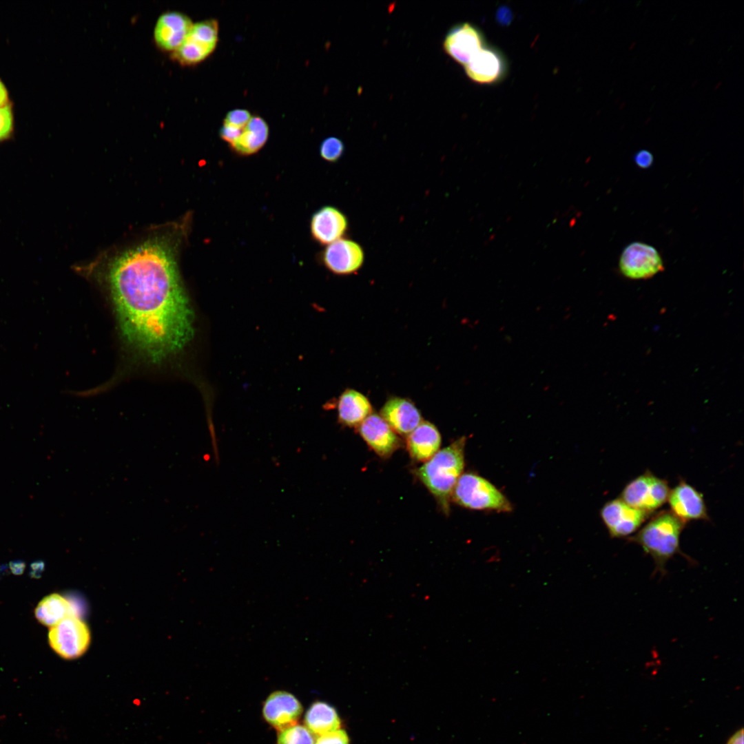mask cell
<instances>
[{
  "instance_id": "obj_27",
  "label": "cell",
  "mask_w": 744,
  "mask_h": 744,
  "mask_svg": "<svg viewBox=\"0 0 744 744\" xmlns=\"http://www.w3.org/2000/svg\"><path fill=\"white\" fill-rule=\"evenodd\" d=\"M314 744H349L347 732L341 729L318 736Z\"/></svg>"
},
{
  "instance_id": "obj_1",
  "label": "cell",
  "mask_w": 744,
  "mask_h": 744,
  "mask_svg": "<svg viewBox=\"0 0 744 744\" xmlns=\"http://www.w3.org/2000/svg\"><path fill=\"white\" fill-rule=\"evenodd\" d=\"M175 249L170 236H153L115 256L107 269L122 336L152 362L175 355L193 335V313Z\"/></svg>"
},
{
  "instance_id": "obj_13",
  "label": "cell",
  "mask_w": 744,
  "mask_h": 744,
  "mask_svg": "<svg viewBox=\"0 0 744 744\" xmlns=\"http://www.w3.org/2000/svg\"><path fill=\"white\" fill-rule=\"evenodd\" d=\"M668 502L670 511L687 524L692 520L710 521L703 495L685 480L670 490Z\"/></svg>"
},
{
  "instance_id": "obj_3",
  "label": "cell",
  "mask_w": 744,
  "mask_h": 744,
  "mask_svg": "<svg viewBox=\"0 0 744 744\" xmlns=\"http://www.w3.org/2000/svg\"><path fill=\"white\" fill-rule=\"evenodd\" d=\"M466 437H462L439 451L415 471V475L448 514L453 490L464 467Z\"/></svg>"
},
{
  "instance_id": "obj_7",
  "label": "cell",
  "mask_w": 744,
  "mask_h": 744,
  "mask_svg": "<svg viewBox=\"0 0 744 744\" xmlns=\"http://www.w3.org/2000/svg\"><path fill=\"white\" fill-rule=\"evenodd\" d=\"M48 639L51 648L59 656L73 659L87 650L90 632L87 626L79 617L72 616L51 627Z\"/></svg>"
},
{
  "instance_id": "obj_11",
  "label": "cell",
  "mask_w": 744,
  "mask_h": 744,
  "mask_svg": "<svg viewBox=\"0 0 744 744\" xmlns=\"http://www.w3.org/2000/svg\"><path fill=\"white\" fill-rule=\"evenodd\" d=\"M485 45L484 37L479 29L467 22L453 27L443 42L446 53L464 66Z\"/></svg>"
},
{
  "instance_id": "obj_6",
  "label": "cell",
  "mask_w": 744,
  "mask_h": 744,
  "mask_svg": "<svg viewBox=\"0 0 744 744\" xmlns=\"http://www.w3.org/2000/svg\"><path fill=\"white\" fill-rule=\"evenodd\" d=\"M670 490L666 480L647 471L628 483L619 498L630 506L651 515L668 501Z\"/></svg>"
},
{
  "instance_id": "obj_9",
  "label": "cell",
  "mask_w": 744,
  "mask_h": 744,
  "mask_svg": "<svg viewBox=\"0 0 744 744\" xmlns=\"http://www.w3.org/2000/svg\"><path fill=\"white\" fill-rule=\"evenodd\" d=\"M650 515L630 506L621 498L606 502L600 510L601 518L612 538L630 536L641 528Z\"/></svg>"
},
{
  "instance_id": "obj_23",
  "label": "cell",
  "mask_w": 744,
  "mask_h": 744,
  "mask_svg": "<svg viewBox=\"0 0 744 744\" xmlns=\"http://www.w3.org/2000/svg\"><path fill=\"white\" fill-rule=\"evenodd\" d=\"M306 727L317 736L340 729L341 721L336 710L322 701L313 703L304 716Z\"/></svg>"
},
{
  "instance_id": "obj_17",
  "label": "cell",
  "mask_w": 744,
  "mask_h": 744,
  "mask_svg": "<svg viewBox=\"0 0 744 744\" xmlns=\"http://www.w3.org/2000/svg\"><path fill=\"white\" fill-rule=\"evenodd\" d=\"M309 225L314 241L326 246L342 238L349 227L345 214L331 205L324 206L315 211Z\"/></svg>"
},
{
  "instance_id": "obj_16",
  "label": "cell",
  "mask_w": 744,
  "mask_h": 744,
  "mask_svg": "<svg viewBox=\"0 0 744 744\" xmlns=\"http://www.w3.org/2000/svg\"><path fill=\"white\" fill-rule=\"evenodd\" d=\"M302 712L300 701L286 691H276L266 699L262 714L265 721L276 730L281 731L297 724Z\"/></svg>"
},
{
  "instance_id": "obj_19",
  "label": "cell",
  "mask_w": 744,
  "mask_h": 744,
  "mask_svg": "<svg viewBox=\"0 0 744 744\" xmlns=\"http://www.w3.org/2000/svg\"><path fill=\"white\" fill-rule=\"evenodd\" d=\"M440 444L439 431L427 421H422L406 439V448L411 457L420 462H426L434 456L439 451Z\"/></svg>"
},
{
  "instance_id": "obj_31",
  "label": "cell",
  "mask_w": 744,
  "mask_h": 744,
  "mask_svg": "<svg viewBox=\"0 0 744 744\" xmlns=\"http://www.w3.org/2000/svg\"><path fill=\"white\" fill-rule=\"evenodd\" d=\"M743 730L741 729L732 736L727 744H743Z\"/></svg>"
},
{
  "instance_id": "obj_5",
  "label": "cell",
  "mask_w": 744,
  "mask_h": 744,
  "mask_svg": "<svg viewBox=\"0 0 744 744\" xmlns=\"http://www.w3.org/2000/svg\"><path fill=\"white\" fill-rule=\"evenodd\" d=\"M219 24L210 19L193 23L181 45L172 54L171 59L183 66L196 65L207 59L218 41Z\"/></svg>"
},
{
  "instance_id": "obj_12",
  "label": "cell",
  "mask_w": 744,
  "mask_h": 744,
  "mask_svg": "<svg viewBox=\"0 0 744 744\" xmlns=\"http://www.w3.org/2000/svg\"><path fill=\"white\" fill-rule=\"evenodd\" d=\"M192 25L191 19L183 12H163L157 19L154 28L156 46L163 52L172 54L183 42Z\"/></svg>"
},
{
  "instance_id": "obj_20",
  "label": "cell",
  "mask_w": 744,
  "mask_h": 744,
  "mask_svg": "<svg viewBox=\"0 0 744 744\" xmlns=\"http://www.w3.org/2000/svg\"><path fill=\"white\" fill-rule=\"evenodd\" d=\"M338 422L348 427H358L372 413V406L362 393L346 389L337 400Z\"/></svg>"
},
{
  "instance_id": "obj_26",
  "label": "cell",
  "mask_w": 744,
  "mask_h": 744,
  "mask_svg": "<svg viewBox=\"0 0 744 744\" xmlns=\"http://www.w3.org/2000/svg\"><path fill=\"white\" fill-rule=\"evenodd\" d=\"M249 111L245 109H234L228 112L224 118L223 124L239 129H243L251 118Z\"/></svg>"
},
{
  "instance_id": "obj_14",
  "label": "cell",
  "mask_w": 744,
  "mask_h": 744,
  "mask_svg": "<svg viewBox=\"0 0 744 744\" xmlns=\"http://www.w3.org/2000/svg\"><path fill=\"white\" fill-rule=\"evenodd\" d=\"M464 70L473 82L492 84L504 76L506 63L499 50L485 45L464 65Z\"/></svg>"
},
{
  "instance_id": "obj_21",
  "label": "cell",
  "mask_w": 744,
  "mask_h": 744,
  "mask_svg": "<svg viewBox=\"0 0 744 744\" xmlns=\"http://www.w3.org/2000/svg\"><path fill=\"white\" fill-rule=\"evenodd\" d=\"M269 135V127L267 121L260 116H252L239 137L229 146L238 155H253L265 146Z\"/></svg>"
},
{
  "instance_id": "obj_29",
  "label": "cell",
  "mask_w": 744,
  "mask_h": 744,
  "mask_svg": "<svg viewBox=\"0 0 744 744\" xmlns=\"http://www.w3.org/2000/svg\"><path fill=\"white\" fill-rule=\"evenodd\" d=\"M242 130V129H239L229 125L223 124V126L220 127L219 131V135L222 140L231 145L239 137Z\"/></svg>"
},
{
  "instance_id": "obj_34",
  "label": "cell",
  "mask_w": 744,
  "mask_h": 744,
  "mask_svg": "<svg viewBox=\"0 0 744 744\" xmlns=\"http://www.w3.org/2000/svg\"><path fill=\"white\" fill-rule=\"evenodd\" d=\"M10 568L14 574H21L25 568V564L21 561L12 562Z\"/></svg>"
},
{
  "instance_id": "obj_25",
  "label": "cell",
  "mask_w": 744,
  "mask_h": 744,
  "mask_svg": "<svg viewBox=\"0 0 744 744\" xmlns=\"http://www.w3.org/2000/svg\"><path fill=\"white\" fill-rule=\"evenodd\" d=\"M344 152V145L337 137L324 138L320 145V155L326 161L335 163L340 159Z\"/></svg>"
},
{
  "instance_id": "obj_18",
  "label": "cell",
  "mask_w": 744,
  "mask_h": 744,
  "mask_svg": "<svg viewBox=\"0 0 744 744\" xmlns=\"http://www.w3.org/2000/svg\"><path fill=\"white\" fill-rule=\"evenodd\" d=\"M380 416L395 433L401 435H408L422 422L415 404L408 399L397 397L386 401Z\"/></svg>"
},
{
  "instance_id": "obj_15",
  "label": "cell",
  "mask_w": 744,
  "mask_h": 744,
  "mask_svg": "<svg viewBox=\"0 0 744 744\" xmlns=\"http://www.w3.org/2000/svg\"><path fill=\"white\" fill-rule=\"evenodd\" d=\"M358 430L368 446L381 457H389L401 446L399 437L376 413L369 415L358 426Z\"/></svg>"
},
{
  "instance_id": "obj_2",
  "label": "cell",
  "mask_w": 744,
  "mask_h": 744,
  "mask_svg": "<svg viewBox=\"0 0 744 744\" xmlns=\"http://www.w3.org/2000/svg\"><path fill=\"white\" fill-rule=\"evenodd\" d=\"M685 524L670 510H665L652 517L627 540L641 546L651 557L654 564L653 574L662 577L667 573L668 562L676 555L694 564V560L684 554L680 547V537Z\"/></svg>"
},
{
  "instance_id": "obj_33",
  "label": "cell",
  "mask_w": 744,
  "mask_h": 744,
  "mask_svg": "<svg viewBox=\"0 0 744 744\" xmlns=\"http://www.w3.org/2000/svg\"><path fill=\"white\" fill-rule=\"evenodd\" d=\"M43 566V562H35L32 564L31 566L32 576L38 577L41 573Z\"/></svg>"
},
{
  "instance_id": "obj_30",
  "label": "cell",
  "mask_w": 744,
  "mask_h": 744,
  "mask_svg": "<svg viewBox=\"0 0 744 744\" xmlns=\"http://www.w3.org/2000/svg\"><path fill=\"white\" fill-rule=\"evenodd\" d=\"M633 158L634 163L641 169L650 167L654 162L653 155L647 149L639 150L634 155Z\"/></svg>"
},
{
  "instance_id": "obj_28",
  "label": "cell",
  "mask_w": 744,
  "mask_h": 744,
  "mask_svg": "<svg viewBox=\"0 0 744 744\" xmlns=\"http://www.w3.org/2000/svg\"><path fill=\"white\" fill-rule=\"evenodd\" d=\"M12 129V114L9 105L0 107V141L8 137Z\"/></svg>"
},
{
  "instance_id": "obj_22",
  "label": "cell",
  "mask_w": 744,
  "mask_h": 744,
  "mask_svg": "<svg viewBox=\"0 0 744 744\" xmlns=\"http://www.w3.org/2000/svg\"><path fill=\"white\" fill-rule=\"evenodd\" d=\"M76 612L71 601L54 593L44 597L37 605L34 613L41 623L51 628L67 617L77 616Z\"/></svg>"
},
{
  "instance_id": "obj_10",
  "label": "cell",
  "mask_w": 744,
  "mask_h": 744,
  "mask_svg": "<svg viewBox=\"0 0 744 744\" xmlns=\"http://www.w3.org/2000/svg\"><path fill=\"white\" fill-rule=\"evenodd\" d=\"M320 260L326 269L333 273L349 275L361 268L364 252L358 242L342 238L327 245L320 254Z\"/></svg>"
},
{
  "instance_id": "obj_24",
  "label": "cell",
  "mask_w": 744,
  "mask_h": 744,
  "mask_svg": "<svg viewBox=\"0 0 744 744\" xmlns=\"http://www.w3.org/2000/svg\"><path fill=\"white\" fill-rule=\"evenodd\" d=\"M313 734L304 726L294 725L280 731L276 744H314Z\"/></svg>"
},
{
  "instance_id": "obj_8",
  "label": "cell",
  "mask_w": 744,
  "mask_h": 744,
  "mask_svg": "<svg viewBox=\"0 0 744 744\" xmlns=\"http://www.w3.org/2000/svg\"><path fill=\"white\" fill-rule=\"evenodd\" d=\"M621 273L630 279H647L664 269L662 258L652 246L640 242L629 244L619 262Z\"/></svg>"
},
{
  "instance_id": "obj_35",
  "label": "cell",
  "mask_w": 744,
  "mask_h": 744,
  "mask_svg": "<svg viewBox=\"0 0 744 744\" xmlns=\"http://www.w3.org/2000/svg\"><path fill=\"white\" fill-rule=\"evenodd\" d=\"M508 16H510V12L508 11L507 8H502L499 10L498 17L502 22L504 21L506 23L510 18Z\"/></svg>"
},
{
  "instance_id": "obj_32",
  "label": "cell",
  "mask_w": 744,
  "mask_h": 744,
  "mask_svg": "<svg viewBox=\"0 0 744 744\" xmlns=\"http://www.w3.org/2000/svg\"><path fill=\"white\" fill-rule=\"evenodd\" d=\"M8 93L3 84L0 81V107L7 105Z\"/></svg>"
},
{
  "instance_id": "obj_4",
  "label": "cell",
  "mask_w": 744,
  "mask_h": 744,
  "mask_svg": "<svg viewBox=\"0 0 744 744\" xmlns=\"http://www.w3.org/2000/svg\"><path fill=\"white\" fill-rule=\"evenodd\" d=\"M451 499L458 505L472 510L510 512L513 506L492 483L474 473H464L453 490Z\"/></svg>"
}]
</instances>
